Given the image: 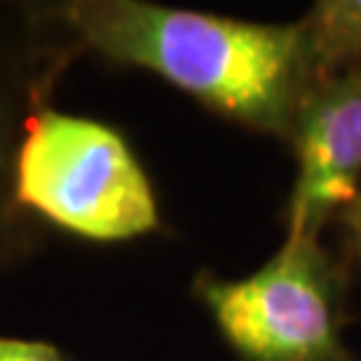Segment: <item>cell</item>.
Returning <instances> with one entry per match:
<instances>
[{"mask_svg":"<svg viewBox=\"0 0 361 361\" xmlns=\"http://www.w3.org/2000/svg\"><path fill=\"white\" fill-rule=\"evenodd\" d=\"M302 25L308 32L310 56L319 86L361 67V0L316 3Z\"/></svg>","mask_w":361,"mask_h":361,"instance_id":"8992f818","label":"cell"},{"mask_svg":"<svg viewBox=\"0 0 361 361\" xmlns=\"http://www.w3.org/2000/svg\"><path fill=\"white\" fill-rule=\"evenodd\" d=\"M193 295L241 361H356L340 337V279L322 238H284L241 279L201 271Z\"/></svg>","mask_w":361,"mask_h":361,"instance_id":"3957f363","label":"cell"},{"mask_svg":"<svg viewBox=\"0 0 361 361\" xmlns=\"http://www.w3.org/2000/svg\"><path fill=\"white\" fill-rule=\"evenodd\" d=\"M289 145L297 174L284 238H322L329 219L361 201V67L310 91Z\"/></svg>","mask_w":361,"mask_h":361,"instance_id":"5b68a950","label":"cell"},{"mask_svg":"<svg viewBox=\"0 0 361 361\" xmlns=\"http://www.w3.org/2000/svg\"><path fill=\"white\" fill-rule=\"evenodd\" d=\"M0 361H73L65 350L43 340L0 335Z\"/></svg>","mask_w":361,"mask_h":361,"instance_id":"52a82bcc","label":"cell"},{"mask_svg":"<svg viewBox=\"0 0 361 361\" xmlns=\"http://www.w3.org/2000/svg\"><path fill=\"white\" fill-rule=\"evenodd\" d=\"M13 198L40 225L94 244H123L161 228L153 182L123 134L54 104L27 121Z\"/></svg>","mask_w":361,"mask_h":361,"instance_id":"7a4b0ae2","label":"cell"},{"mask_svg":"<svg viewBox=\"0 0 361 361\" xmlns=\"http://www.w3.org/2000/svg\"><path fill=\"white\" fill-rule=\"evenodd\" d=\"M75 56L38 3L0 0V276L40 246V222L13 198V161L30 116L51 104L49 97Z\"/></svg>","mask_w":361,"mask_h":361,"instance_id":"277c9868","label":"cell"},{"mask_svg":"<svg viewBox=\"0 0 361 361\" xmlns=\"http://www.w3.org/2000/svg\"><path fill=\"white\" fill-rule=\"evenodd\" d=\"M345 219H348L350 228H353V244H356V252H359V257H361V207L353 209Z\"/></svg>","mask_w":361,"mask_h":361,"instance_id":"ba28073f","label":"cell"},{"mask_svg":"<svg viewBox=\"0 0 361 361\" xmlns=\"http://www.w3.org/2000/svg\"><path fill=\"white\" fill-rule=\"evenodd\" d=\"M359 207H361V201H359Z\"/></svg>","mask_w":361,"mask_h":361,"instance_id":"9c48e42d","label":"cell"},{"mask_svg":"<svg viewBox=\"0 0 361 361\" xmlns=\"http://www.w3.org/2000/svg\"><path fill=\"white\" fill-rule=\"evenodd\" d=\"M38 11L75 54L153 73L214 116L281 142L319 86L302 19L246 22L150 0H51Z\"/></svg>","mask_w":361,"mask_h":361,"instance_id":"6da1fadb","label":"cell"}]
</instances>
